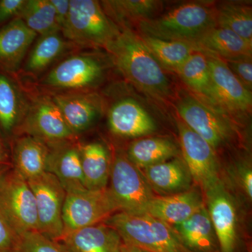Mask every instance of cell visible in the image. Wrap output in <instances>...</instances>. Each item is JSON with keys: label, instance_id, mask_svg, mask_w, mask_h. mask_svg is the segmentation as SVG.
<instances>
[{"label": "cell", "instance_id": "cb8c5ba5", "mask_svg": "<svg viewBox=\"0 0 252 252\" xmlns=\"http://www.w3.org/2000/svg\"><path fill=\"white\" fill-rule=\"evenodd\" d=\"M14 170L29 181L47 172L50 148L42 141L30 135L16 137L13 142Z\"/></svg>", "mask_w": 252, "mask_h": 252}, {"label": "cell", "instance_id": "4316f807", "mask_svg": "<svg viewBox=\"0 0 252 252\" xmlns=\"http://www.w3.org/2000/svg\"><path fill=\"white\" fill-rule=\"evenodd\" d=\"M195 44L204 52L215 55L220 59L252 58V44L233 32L218 26L207 31Z\"/></svg>", "mask_w": 252, "mask_h": 252}, {"label": "cell", "instance_id": "83f0119b", "mask_svg": "<svg viewBox=\"0 0 252 252\" xmlns=\"http://www.w3.org/2000/svg\"><path fill=\"white\" fill-rule=\"evenodd\" d=\"M104 12L119 28L153 18L161 1L156 0H105L99 1Z\"/></svg>", "mask_w": 252, "mask_h": 252}, {"label": "cell", "instance_id": "9c48e42d", "mask_svg": "<svg viewBox=\"0 0 252 252\" xmlns=\"http://www.w3.org/2000/svg\"><path fill=\"white\" fill-rule=\"evenodd\" d=\"M0 211L18 236L39 231L34 193L27 180L14 170L4 176L0 185Z\"/></svg>", "mask_w": 252, "mask_h": 252}, {"label": "cell", "instance_id": "e0dca14e", "mask_svg": "<svg viewBox=\"0 0 252 252\" xmlns=\"http://www.w3.org/2000/svg\"><path fill=\"white\" fill-rule=\"evenodd\" d=\"M207 211L216 233L220 252H233L236 245V210L223 182L205 193Z\"/></svg>", "mask_w": 252, "mask_h": 252}, {"label": "cell", "instance_id": "d4e9b609", "mask_svg": "<svg viewBox=\"0 0 252 252\" xmlns=\"http://www.w3.org/2000/svg\"><path fill=\"white\" fill-rule=\"evenodd\" d=\"M172 227L192 252H220L216 233L205 205L187 220Z\"/></svg>", "mask_w": 252, "mask_h": 252}, {"label": "cell", "instance_id": "8fae6325", "mask_svg": "<svg viewBox=\"0 0 252 252\" xmlns=\"http://www.w3.org/2000/svg\"><path fill=\"white\" fill-rule=\"evenodd\" d=\"M184 161L205 193L221 182L215 150L182 122H177Z\"/></svg>", "mask_w": 252, "mask_h": 252}, {"label": "cell", "instance_id": "4dcf8cb0", "mask_svg": "<svg viewBox=\"0 0 252 252\" xmlns=\"http://www.w3.org/2000/svg\"><path fill=\"white\" fill-rule=\"evenodd\" d=\"M176 72L189 88L212 103L211 79L206 53H193Z\"/></svg>", "mask_w": 252, "mask_h": 252}, {"label": "cell", "instance_id": "2e32d148", "mask_svg": "<svg viewBox=\"0 0 252 252\" xmlns=\"http://www.w3.org/2000/svg\"><path fill=\"white\" fill-rule=\"evenodd\" d=\"M31 103V89L17 74L0 69V127L17 137Z\"/></svg>", "mask_w": 252, "mask_h": 252}, {"label": "cell", "instance_id": "836d02e7", "mask_svg": "<svg viewBox=\"0 0 252 252\" xmlns=\"http://www.w3.org/2000/svg\"><path fill=\"white\" fill-rule=\"evenodd\" d=\"M13 252H69L62 244L39 231L28 232L18 237Z\"/></svg>", "mask_w": 252, "mask_h": 252}, {"label": "cell", "instance_id": "5bb4252c", "mask_svg": "<svg viewBox=\"0 0 252 252\" xmlns=\"http://www.w3.org/2000/svg\"><path fill=\"white\" fill-rule=\"evenodd\" d=\"M177 109L182 122L206 141L214 150L229 138L228 123L198 99L190 95L184 96L179 99Z\"/></svg>", "mask_w": 252, "mask_h": 252}, {"label": "cell", "instance_id": "f546056e", "mask_svg": "<svg viewBox=\"0 0 252 252\" xmlns=\"http://www.w3.org/2000/svg\"><path fill=\"white\" fill-rule=\"evenodd\" d=\"M142 41L161 67L177 72L187 59L196 51H204L193 43L167 41L140 35Z\"/></svg>", "mask_w": 252, "mask_h": 252}, {"label": "cell", "instance_id": "7a4b0ae2", "mask_svg": "<svg viewBox=\"0 0 252 252\" xmlns=\"http://www.w3.org/2000/svg\"><path fill=\"white\" fill-rule=\"evenodd\" d=\"M102 59L91 49L77 50L63 58L38 80L29 84L39 92L49 94L95 91L107 70Z\"/></svg>", "mask_w": 252, "mask_h": 252}, {"label": "cell", "instance_id": "f1b7e54d", "mask_svg": "<svg viewBox=\"0 0 252 252\" xmlns=\"http://www.w3.org/2000/svg\"><path fill=\"white\" fill-rule=\"evenodd\" d=\"M179 149L169 139L147 137L132 142L127 151V158L141 170L156 164L175 158Z\"/></svg>", "mask_w": 252, "mask_h": 252}, {"label": "cell", "instance_id": "ffe728a7", "mask_svg": "<svg viewBox=\"0 0 252 252\" xmlns=\"http://www.w3.org/2000/svg\"><path fill=\"white\" fill-rule=\"evenodd\" d=\"M37 36L19 18L0 27V69L17 74Z\"/></svg>", "mask_w": 252, "mask_h": 252}, {"label": "cell", "instance_id": "603a6c76", "mask_svg": "<svg viewBox=\"0 0 252 252\" xmlns=\"http://www.w3.org/2000/svg\"><path fill=\"white\" fill-rule=\"evenodd\" d=\"M143 175L154 193L160 196L187 191L191 187L192 179L183 159L176 157L143 169Z\"/></svg>", "mask_w": 252, "mask_h": 252}, {"label": "cell", "instance_id": "ac0fdd59", "mask_svg": "<svg viewBox=\"0 0 252 252\" xmlns=\"http://www.w3.org/2000/svg\"><path fill=\"white\" fill-rule=\"evenodd\" d=\"M107 122L112 133L125 138L150 135L157 130L153 118L131 97H124L112 104L107 112Z\"/></svg>", "mask_w": 252, "mask_h": 252}, {"label": "cell", "instance_id": "74e56055", "mask_svg": "<svg viewBox=\"0 0 252 252\" xmlns=\"http://www.w3.org/2000/svg\"><path fill=\"white\" fill-rule=\"evenodd\" d=\"M56 12V21L61 32L65 28L69 18L70 0H50Z\"/></svg>", "mask_w": 252, "mask_h": 252}, {"label": "cell", "instance_id": "277c9868", "mask_svg": "<svg viewBox=\"0 0 252 252\" xmlns=\"http://www.w3.org/2000/svg\"><path fill=\"white\" fill-rule=\"evenodd\" d=\"M103 223L119 233L123 243L149 252H193L186 246L171 225L147 214L118 212Z\"/></svg>", "mask_w": 252, "mask_h": 252}, {"label": "cell", "instance_id": "ab89813d", "mask_svg": "<svg viewBox=\"0 0 252 252\" xmlns=\"http://www.w3.org/2000/svg\"><path fill=\"white\" fill-rule=\"evenodd\" d=\"M9 163V156L5 144H0V166Z\"/></svg>", "mask_w": 252, "mask_h": 252}, {"label": "cell", "instance_id": "ba28073f", "mask_svg": "<svg viewBox=\"0 0 252 252\" xmlns=\"http://www.w3.org/2000/svg\"><path fill=\"white\" fill-rule=\"evenodd\" d=\"M118 212L119 208L108 188L68 192L63 209V235L103 223Z\"/></svg>", "mask_w": 252, "mask_h": 252}, {"label": "cell", "instance_id": "3957f363", "mask_svg": "<svg viewBox=\"0 0 252 252\" xmlns=\"http://www.w3.org/2000/svg\"><path fill=\"white\" fill-rule=\"evenodd\" d=\"M143 35L195 44L217 26L216 8L205 1L181 4L166 14L138 23Z\"/></svg>", "mask_w": 252, "mask_h": 252}, {"label": "cell", "instance_id": "30bf717a", "mask_svg": "<svg viewBox=\"0 0 252 252\" xmlns=\"http://www.w3.org/2000/svg\"><path fill=\"white\" fill-rule=\"evenodd\" d=\"M35 198L39 232L59 241L64 233L63 209L66 191L50 172L27 181Z\"/></svg>", "mask_w": 252, "mask_h": 252}, {"label": "cell", "instance_id": "44dd1931", "mask_svg": "<svg viewBox=\"0 0 252 252\" xmlns=\"http://www.w3.org/2000/svg\"><path fill=\"white\" fill-rule=\"evenodd\" d=\"M69 252H120V235L104 223L91 225L63 235L59 241Z\"/></svg>", "mask_w": 252, "mask_h": 252}, {"label": "cell", "instance_id": "d6a6232c", "mask_svg": "<svg viewBox=\"0 0 252 252\" xmlns=\"http://www.w3.org/2000/svg\"><path fill=\"white\" fill-rule=\"evenodd\" d=\"M217 26L233 32L252 44V10L244 3L226 2L216 8Z\"/></svg>", "mask_w": 252, "mask_h": 252}, {"label": "cell", "instance_id": "4fadbf2b", "mask_svg": "<svg viewBox=\"0 0 252 252\" xmlns=\"http://www.w3.org/2000/svg\"><path fill=\"white\" fill-rule=\"evenodd\" d=\"M79 49H82L61 32L38 36L17 73L18 77L25 82L34 83L63 58Z\"/></svg>", "mask_w": 252, "mask_h": 252}, {"label": "cell", "instance_id": "d6986e66", "mask_svg": "<svg viewBox=\"0 0 252 252\" xmlns=\"http://www.w3.org/2000/svg\"><path fill=\"white\" fill-rule=\"evenodd\" d=\"M49 147L47 172L59 180L66 193L87 189L81 167L79 140Z\"/></svg>", "mask_w": 252, "mask_h": 252}, {"label": "cell", "instance_id": "5b68a950", "mask_svg": "<svg viewBox=\"0 0 252 252\" xmlns=\"http://www.w3.org/2000/svg\"><path fill=\"white\" fill-rule=\"evenodd\" d=\"M63 35L82 49L106 50L120 33L95 0H70L69 18Z\"/></svg>", "mask_w": 252, "mask_h": 252}, {"label": "cell", "instance_id": "60d3db41", "mask_svg": "<svg viewBox=\"0 0 252 252\" xmlns=\"http://www.w3.org/2000/svg\"><path fill=\"white\" fill-rule=\"evenodd\" d=\"M120 252H149L143 249L123 243Z\"/></svg>", "mask_w": 252, "mask_h": 252}, {"label": "cell", "instance_id": "52a82bcc", "mask_svg": "<svg viewBox=\"0 0 252 252\" xmlns=\"http://www.w3.org/2000/svg\"><path fill=\"white\" fill-rule=\"evenodd\" d=\"M27 84L31 89V103L17 137L32 136L42 141L48 147L79 140L68 127L51 96L39 92L29 83Z\"/></svg>", "mask_w": 252, "mask_h": 252}, {"label": "cell", "instance_id": "9a60e30c", "mask_svg": "<svg viewBox=\"0 0 252 252\" xmlns=\"http://www.w3.org/2000/svg\"><path fill=\"white\" fill-rule=\"evenodd\" d=\"M47 94L51 96L68 127L77 137L92 127L103 113V99L96 91Z\"/></svg>", "mask_w": 252, "mask_h": 252}, {"label": "cell", "instance_id": "e575fe53", "mask_svg": "<svg viewBox=\"0 0 252 252\" xmlns=\"http://www.w3.org/2000/svg\"><path fill=\"white\" fill-rule=\"evenodd\" d=\"M223 60V59H222ZM226 65L249 91L252 88V58L223 60Z\"/></svg>", "mask_w": 252, "mask_h": 252}, {"label": "cell", "instance_id": "484cf974", "mask_svg": "<svg viewBox=\"0 0 252 252\" xmlns=\"http://www.w3.org/2000/svg\"><path fill=\"white\" fill-rule=\"evenodd\" d=\"M79 147L86 189L90 190L107 189L112 162L109 149L98 141L86 143L79 141Z\"/></svg>", "mask_w": 252, "mask_h": 252}, {"label": "cell", "instance_id": "f35d334b", "mask_svg": "<svg viewBox=\"0 0 252 252\" xmlns=\"http://www.w3.org/2000/svg\"><path fill=\"white\" fill-rule=\"evenodd\" d=\"M238 175L239 184L243 189L248 198H252V172L249 166H244L240 170Z\"/></svg>", "mask_w": 252, "mask_h": 252}, {"label": "cell", "instance_id": "1f68e13d", "mask_svg": "<svg viewBox=\"0 0 252 252\" xmlns=\"http://www.w3.org/2000/svg\"><path fill=\"white\" fill-rule=\"evenodd\" d=\"M18 18L38 36L61 32L50 0H26Z\"/></svg>", "mask_w": 252, "mask_h": 252}, {"label": "cell", "instance_id": "d590c367", "mask_svg": "<svg viewBox=\"0 0 252 252\" xmlns=\"http://www.w3.org/2000/svg\"><path fill=\"white\" fill-rule=\"evenodd\" d=\"M18 235L0 211V252H13Z\"/></svg>", "mask_w": 252, "mask_h": 252}, {"label": "cell", "instance_id": "7402d4cb", "mask_svg": "<svg viewBox=\"0 0 252 252\" xmlns=\"http://www.w3.org/2000/svg\"><path fill=\"white\" fill-rule=\"evenodd\" d=\"M204 205L203 196L198 189H190L174 195H156L145 214L172 226L187 220Z\"/></svg>", "mask_w": 252, "mask_h": 252}, {"label": "cell", "instance_id": "6da1fadb", "mask_svg": "<svg viewBox=\"0 0 252 252\" xmlns=\"http://www.w3.org/2000/svg\"><path fill=\"white\" fill-rule=\"evenodd\" d=\"M119 28V35L105 50L112 64L127 81L145 94L160 100L170 98L171 83L140 35L131 28Z\"/></svg>", "mask_w": 252, "mask_h": 252}, {"label": "cell", "instance_id": "7bdbcfd3", "mask_svg": "<svg viewBox=\"0 0 252 252\" xmlns=\"http://www.w3.org/2000/svg\"><path fill=\"white\" fill-rule=\"evenodd\" d=\"M0 144H4V141H3L2 137H1V135H0Z\"/></svg>", "mask_w": 252, "mask_h": 252}, {"label": "cell", "instance_id": "8992f818", "mask_svg": "<svg viewBox=\"0 0 252 252\" xmlns=\"http://www.w3.org/2000/svg\"><path fill=\"white\" fill-rule=\"evenodd\" d=\"M109 180L108 189L119 212L132 215L146 213L156 195L142 170L126 154L117 152L113 158Z\"/></svg>", "mask_w": 252, "mask_h": 252}, {"label": "cell", "instance_id": "8d00e7d4", "mask_svg": "<svg viewBox=\"0 0 252 252\" xmlns=\"http://www.w3.org/2000/svg\"><path fill=\"white\" fill-rule=\"evenodd\" d=\"M26 0H0V27L18 18Z\"/></svg>", "mask_w": 252, "mask_h": 252}, {"label": "cell", "instance_id": "b9f144b4", "mask_svg": "<svg viewBox=\"0 0 252 252\" xmlns=\"http://www.w3.org/2000/svg\"><path fill=\"white\" fill-rule=\"evenodd\" d=\"M3 177H4V175H3L2 172H0V185H1V182H2Z\"/></svg>", "mask_w": 252, "mask_h": 252}, {"label": "cell", "instance_id": "7c38bea8", "mask_svg": "<svg viewBox=\"0 0 252 252\" xmlns=\"http://www.w3.org/2000/svg\"><path fill=\"white\" fill-rule=\"evenodd\" d=\"M206 54L211 79L212 104L236 114L250 112L251 91L239 81L223 60Z\"/></svg>", "mask_w": 252, "mask_h": 252}]
</instances>
